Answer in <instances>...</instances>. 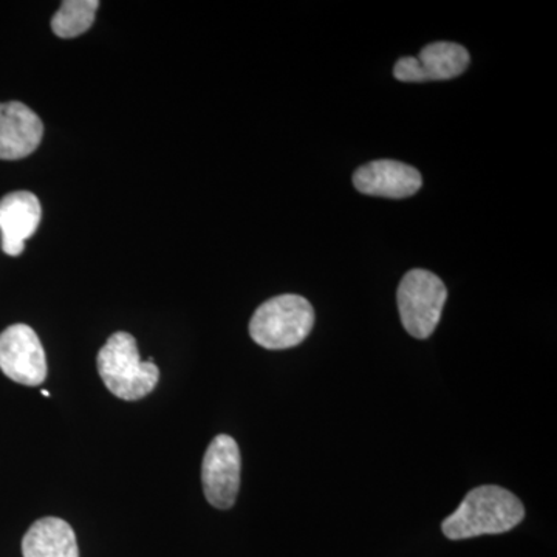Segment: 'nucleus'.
I'll return each mask as SVG.
<instances>
[{
	"label": "nucleus",
	"instance_id": "20e7f679",
	"mask_svg": "<svg viewBox=\"0 0 557 557\" xmlns=\"http://www.w3.org/2000/svg\"><path fill=\"white\" fill-rule=\"evenodd\" d=\"M398 310L410 336L428 339L437 329L448 289L442 278L426 270H412L398 287Z\"/></svg>",
	"mask_w": 557,
	"mask_h": 557
},
{
	"label": "nucleus",
	"instance_id": "9d476101",
	"mask_svg": "<svg viewBox=\"0 0 557 557\" xmlns=\"http://www.w3.org/2000/svg\"><path fill=\"white\" fill-rule=\"evenodd\" d=\"M42 219V208L38 197L28 190L7 194L0 200V234L5 255L21 256L25 240L30 239Z\"/></svg>",
	"mask_w": 557,
	"mask_h": 557
},
{
	"label": "nucleus",
	"instance_id": "39448f33",
	"mask_svg": "<svg viewBox=\"0 0 557 557\" xmlns=\"http://www.w3.org/2000/svg\"><path fill=\"white\" fill-rule=\"evenodd\" d=\"M240 469V450L234 438L230 435H218L212 440L201 465L205 496L212 507L230 509L236 504Z\"/></svg>",
	"mask_w": 557,
	"mask_h": 557
},
{
	"label": "nucleus",
	"instance_id": "f03ea898",
	"mask_svg": "<svg viewBox=\"0 0 557 557\" xmlns=\"http://www.w3.org/2000/svg\"><path fill=\"white\" fill-rule=\"evenodd\" d=\"M98 372L106 387L126 401L145 398L156 388L160 370L152 358H139L137 341L127 332L113 333L98 354Z\"/></svg>",
	"mask_w": 557,
	"mask_h": 557
},
{
	"label": "nucleus",
	"instance_id": "9b49d317",
	"mask_svg": "<svg viewBox=\"0 0 557 557\" xmlns=\"http://www.w3.org/2000/svg\"><path fill=\"white\" fill-rule=\"evenodd\" d=\"M24 557H79L75 531L65 520L44 518L33 523L22 541Z\"/></svg>",
	"mask_w": 557,
	"mask_h": 557
},
{
	"label": "nucleus",
	"instance_id": "0eeeda50",
	"mask_svg": "<svg viewBox=\"0 0 557 557\" xmlns=\"http://www.w3.org/2000/svg\"><path fill=\"white\" fill-rule=\"evenodd\" d=\"M469 65V53L460 44L434 42L421 50L418 58H401L394 75L403 83L446 81L457 78Z\"/></svg>",
	"mask_w": 557,
	"mask_h": 557
},
{
	"label": "nucleus",
	"instance_id": "1a4fd4ad",
	"mask_svg": "<svg viewBox=\"0 0 557 557\" xmlns=\"http://www.w3.org/2000/svg\"><path fill=\"white\" fill-rule=\"evenodd\" d=\"M357 189L366 196L406 199L423 185L420 172L409 164L394 160H379L359 168L354 175Z\"/></svg>",
	"mask_w": 557,
	"mask_h": 557
},
{
	"label": "nucleus",
	"instance_id": "f257e3e1",
	"mask_svg": "<svg viewBox=\"0 0 557 557\" xmlns=\"http://www.w3.org/2000/svg\"><path fill=\"white\" fill-rule=\"evenodd\" d=\"M525 518V508L515 494L500 486H480L469 491L460 507L443 522L450 541H461L511 531Z\"/></svg>",
	"mask_w": 557,
	"mask_h": 557
},
{
	"label": "nucleus",
	"instance_id": "f8f14e48",
	"mask_svg": "<svg viewBox=\"0 0 557 557\" xmlns=\"http://www.w3.org/2000/svg\"><path fill=\"white\" fill-rule=\"evenodd\" d=\"M98 0H67L51 17V30L58 38L72 39L84 35L95 22Z\"/></svg>",
	"mask_w": 557,
	"mask_h": 557
},
{
	"label": "nucleus",
	"instance_id": "7ed1b4c3",
	"mask_svg": "<svg viewBox=\"0 0 557 557\" xmlns=\"http://www.w3.org/2000/svg\"><path fill=\"white\" fill-rule=\"evenodd\" d=\"M314 325V310L302 296L282 295L267 300L252 314L249 335L260 347L285 350L299 346Z\"/></svg>",
	"mask_w": 557,
	"mask_h": 557
},
{
	"label": "nucleus",
	"instance_id": "423d86ee",
	"mask_svg": "<svg viewBox=\"0 0 557 557\" xmlns=\"http://www.w3.org/2000/svg\"><path fill=\"white\" fill-rule=\"evenodd\" d=\"M0 370L24 386H39L47 376V359L35 330L11 325L0 333Z\"/></svg>",
	"mask_w": 557,
	"mask_h": 557
},
{
	"label": "nucleus",
	"instance_id": "6e6552de",
	"mask_svg": "<svg viewBox=\"0 0 557 557\" xmlns=\"http://www.w3.org/2000/svg\"><path fill=\"white\" fill-rule=\"evenodd\" d=\"M44 124L22 102H0V160H21L39 148Z\"/></svg>",
	"mask_w": 557,
	"mask_h": 557
},
{
	"label": "nucleus",
	"instance_id": "ddd939ff",
	"mask_svg": "<svg viewBox=\"0 0 557 557\" xmlns=\"http://www.w3.org/2000/svg\"><path fill=\"white\" fill-rule=\"evenodd\" d=\"M40 394H42L44 397H50L49 391H40Z\"/></svg>",
	"mask_w": 557,
	"mask_h": 557
}]
</instances>
